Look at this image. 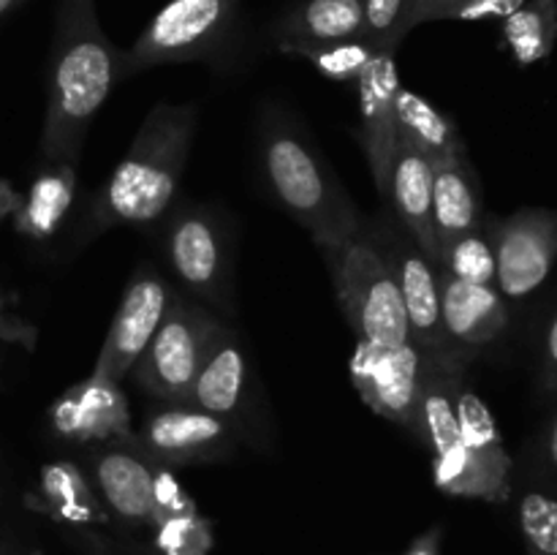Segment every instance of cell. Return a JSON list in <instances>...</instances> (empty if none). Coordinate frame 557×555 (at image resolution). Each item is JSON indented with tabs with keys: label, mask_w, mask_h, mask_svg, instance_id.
Wrapping results in <instances>:
<instances>
[{
	"label": "cell",
	"mask_w": 557,
	"mask_h": 555,
	"mask_svg": "<svg viewBox=\"0 0 557 555\" xmlns=\"http://www.w3.org/2000/svg\"><path fill=\"white\" fill-rule=\"evenodd\" d=\"M125 76V52L103 33L96 0H58L47 114L38 141L44 161H79L92 118Z\"/></svg>",
	"instance_id": "cell-1"
},
{
	"label": "cell",
	"mask_w": 557,
	"mask_h": 555,
	"mask_svg": "<svg viewBox=\"0 0 557 555\" xmlns=\"http://www.w3.org/2000/svg\"><path fill=\"white\" fill-rule=\"evenodd\" d=\"M196 120L199 109L194 103H158L150 109L125 158L92 201V226H145L169 210L188 163Z\"/></svg>",
	"instance_id": "cell-2"
},
{
	"label": "cell",
	"mask_w": 557,
	"mask_h": 555,
	"mask_svg": "<svg viewBox=\"0 0 557 555\" xmlns=\"http://www.w3.org/2000/svg\"><path fill=\"white\" fill-rule=\"evenodd\" d=\"M261 172L283 210L313 234L319 248L362 232L357 210L319 152L281 112L267 114L259 139Z\"/></svg>",
	"instance_id": "cell-3"
},
{
	"label": "cell",
	"mask_w": 557,
	"mask_h": 555,
	"mask_svg": "<svg viewBox=\"0 0 557 555\" xmlns=\"http://www.w3.org/2000/svg\"><path fill=\"white\" fill-rule=\"evenodd\" d=\"M321 250L330 261L343 313L359 341L375 346L411 343L400 288L384 248L359 232L346 243Z\"/></svg>",
	"instance_id": "cell-4"
},
{
	"label": "cell",
	"mask_w": 557,
	"mask_h": 555,
	"mask_svg": "<svg viewBox=\"0 0 557 555\" xmlns=\"http://www.w3.org/2000/svg\"><path fill=\"white\" fill-rule=\"evenodd\" d=\"M460 373L428 368L419 397V439L433 449V482L455 498L506 501L511 477L484 466L460 439L457 428V390Z\"/></svg>",
	"instance_id": "cell-5"
},
{
	"label": "cell",
	"mask_w": 557,
	"mask_h": 555,
	"mask_svg": "<svg viewBox=\"0 0 557 555\" xmlns=\"http://www.w3.org/2000/svg\"><path fill=\"white\" fill-rule=\"evenodd\" d=\"M237 25L239 0H169L125 52V71L218 58Z\"/></svg>",
	"instance_id": "cell-6"
},
{
	"label": "cell",
	"mask_w": 557,
	"mask_h": 555,
	"mask_svg": "<svg viewBox=\"0 0 557 555\" xmlns=\"http://www.w3.org/2000/svg\"><path fill=\"white\" fill-rule=\"evenodd\" d=\"M218 321L221 319H215L205 305L188 294L174 292L156 335L131 368L128 375L134 384L163 403L188 400L196 370Z\"/></svg>",
	"instance_id": "cell-7"
},
{
	"label": "cell",
	"mask_w": 557,
	"mask_h": 555,
	"mask_svg": "<svg viewBox=\"0 0 557 555\" xmlns=\"http://www.w3.org/2000/svg\"><path fill=\"white\" fill-rule=\"evenodd\" d=\"M424 373L428 365L413 343L375 346L359 341L354 348L351 379L359 397L379 417L397 422L413 435H419V397Z\"/></svg>",
	"instance_id": "cell-8"
},
{
	"label": "cell",
	"mask_w": 557,
	"mask_h": 555,
	"mask_svg": "<svg viewBox=\"0 0 557 555\" xmlns=\"http://www.w3.org/2000/svg\"><path fill=\"white\" fill-rule=\"evenodd\" d=\"M237 433V424L205 408L163 403L147 414L139 433H131V439L163 466H194L232 455Z\"/></svg>",
	"instance_id": "cell-9"
},
{
	"label": "cell",
	"mask_w": 557,
	"mask_h": 555,
	"mask_svg": "<svg viewBox=\"0 0 557 555\" xmlns=\"http://www.w3.org/2000/svg\"><path fill=\"white\" fill-rule=\"evenodd\" d=\"M166 256L188 294L207 305L226 308L232 286L228 243L221 223L201 207H183L166 226Z\"/></svg>",
	"instance_id": "cell-10"
},
{
	"label": "cell",
	"mask_w": 557,
	"mask_h": 555,
	"mask_svg": "<svg viewBox=\"0 0 557 555\" xmlns=\"http://www.w3.org/2000/svg\"><path fill=\"white\" fill-rule=\"evenodd\" d=\"M381 248H384L386 259L395 270L411 343L424 357V365L462 373V365L451 354L449 343H446L444 321H441L438 267L417 248L413 239L395 237L389 239V245H381Z\"/></svg>",
	"instance_id": "cell-11"
},
{
	"label": "cell",
	"mask_w": 557,
	"mask_h": 555,
	"mask_svg": "<svg viewBox=\"0 0 557 555\" xmlns=\"http://www.w3.org/2000/svg\"><path fill=\"white\" fill-rule=\"evenodd\" d=\"M172 294L174 288L156 270L141 267L125 286L92 373L112 381L125 379L166 316Z\"/></svg>",
	"instance_id": "cell-12"
},
{
	"label": "cell",
	"mask_w": 557,
	"mask_h": 555,
	"mask_svg": "<svg viewBox=\"0 0 557 555\" xmlns=\"http://www.w3.org/2000/svg\"><path fill=\"white\" fill-rule=\"evenodd\" d=\"M495 283L509 299H522L547 281L557 259V215L522 210L493 226Z\"/></svg>",
	"instance_id": "cell-13"
},
{
	"label": "cell",
	"mask_w": 557,
	"mask_h": 555,
	"mask_svg": "<svg viewBox=\"0 0 557 555\" xmlns=\"http://www.w3.org/2000/svg\"><path fill=\"white\" fill-rule=\"evenodd\" d=\"M49 424L54 435L71 444H107V441L131 435L128 397L120 390V381L90 373L76 381L49 406Z\"/></svg>",
	"instance_id": "cell-14"
},
{
	"label": "cell",
	"mask_w": 557,
	"mask_h": 555,
	"mask_svg": "<svg viewBox=\"0 0 557 555\" xmlns=\"http://www.w3.org/2000/svg\"><path fill=\"white\" fill-rule=\"evenodd\" d=\"M158 460H152L131 435L107 441L90 455L92 482L103 506L125 526H152V479Z\"/></svg>",
	"instance_id": "cell-15"
},
{
	"label": "cell",
	"mask_w": 557,
	"mask_h": 555,
	"mask_svg": "<svg viewBox=\"0 0 557 555\" xmlns=\"http://www.w3.org/2000/svg\"><path fill=\"white\" fill-rule=\"evenodd\" d=\"M395 54L397 49H379L357 79L359 114H362L359 139L370 163V174L384 196L397 147L395 101L400 92V74H397Z\"/></svg>",
	"instance_id": "cell-16"
},
{
	"label": "cell",
	"mask_w": 557,
	"mask_h": 555,
	"mask_svg": "<svg viewBox=\"0 0 557 555\" xmlns=\"http://www.w3.org/2000/svg\"><path fill=\"white\" fill-rule=\"evenodd\" d=\"M438 286L446 343L457 362L462 365L506 330L509 310H506L504 294L495 286L457 281L444 270H438Z\"/></svg>",
	"instance_id": "cell-17"
},
{
	"label": "cell",
	"mask_w": 557,
	"mask_h": 555,
	"mask_svg": "<svg viewBox=\"0 0 557 555\" xmlns=\"http://www.w3.org/2000/svg\"><path fill=\"white\" fill-rule=\"evenodd\" d=\"M248 390L250 370L243 343H239V337L223 321H218L210 341H207L205 357H201L194 386H190L188 400L185 403H190L196 408H205V411L237 424L245 411Z\"/></svg>",
	"instance_id": "cell-18"
},
{
	"label": "cell",
	"mask_w": 557,
	"mask_h": 555,
	"mask_svg": "<svg viewBox=\"0 0 557 555\" xmlns=\"http://www.w3.org/2000/svg\"><path fill=\"white\" fill-rule=\"evenodd\" d=\"M386 196L408 237L435 264L438 248L433 237V161L403 139H397L395 156H392Z\"/></svg>",
	"instance_id": "cell-19"
},
{
	"label": "cell",
	"mask_w": 557,
	"mask_h": 555,
	"mask_svg": "<svg viewBox=\"0 0 557 555\" xmlns=\"http://www.w3.org/2000/svg\"><path fill=\"white\" fill-rule=\"evenodd\" d=\"M482 223V196L466 150L433 161V237L438 256L444 245Z\"/></svg>",
	"instance_id": "cell-20"
},
{
	"label": "cell",
	"mask_w": 557,
	"mask_h": 555,
	"mask_svg": "<svg viewBox=\"0 0 557 555\" xmlns=\"http://www.w3.org/2000/svg\"><path fill=\"white\" fill-rule=\"evenodd\" d=\"M275 47L364 38L362 0H297L272 25Z\"/></svg>",
	"instance_id": "cell-21"
},
{
	"label": "cell",
	"mask_w": 557,
	"mask_h": 555,
	"mask_svg": "<svg viewBox=\"0 0 557 555\" xmlns=\"http://www.w3.org/2000/svg\"><path fill=\"white\" fill-rule=\"evenodd\" d=\"M27 504L69 526H98L109 520L107 506L96 495L90 479L71 460L47 462L38 473V488Z\"/></svg>",
	"instance_id": "cell-22"
},
{
	"label": "cell",
	"mask_w": 557,
	"mask_h": 555,
	"mask_svg": "<svg viewBox=\"0 0 557 555\" xmlns=\"http://www.w3.org/2000/svg\"><path fill=\"white\" fill-rule=\"evenodd\" d=\"M76 196V163L44 161L14 212L16 234L27 239H49L69 215Z\"/></svg>",
	"instance_id": "cell-23"
},
{
	"label": "cell",
	"mask_w": 557,
	"mask_h": 555,
	"mask_svg": "<svg viewBox=\"0 0 557 555\" xmlns=\"http://www.w3.org/2000/svg\"><path fill=\"white\" fill-rule=\"evenodd\" d=\"M395 120L397 139L422 150L430 161H438V158L451 156V152L466 150L460 134H457L455 120L446 118L441 109H435L419 92L400 87L395 101Z\"/></svg>",
	"instance_id": "cell-24"
},
{
	"label": "cell",
	"mask_w": 557,
	"mask_h": 555,
	"mask_svg": "<svg viewBox=\"0 0 557 555\" xmlns=\"http://www.w3.org/2000/svg\"><path fill=\"white\" fill-rule=\"evenodd\" d=\"M504 44L520 65L549 58L557 41V0H525L504 20Z\"/></svg>",
	"instance_id": "cell-25"
},
{
	"label": "cell",
	"mask_w": 557,
	"mask_h": 555,
	"mask_svg": "<svg viewBox=\"0 0 557 555\" xmlns=\"http://www.w3.org/2000/svg\"><path fill=\"white\" fill-rule=\"evenodd\" d=\"M457 428H460V439L484 466H490L493 471L511 477V457L506 452L504 439H500V430L495 424L493 411L487 408V403L476 395L473 390H466L460 384L457 390Z\"/></svg>",
	"instance_id": "cell-26"
},
{
	"label": "cell",
	"mask_w": 557,
	"mask_h": 555,
	"mask_svg": "<svg viewBox=\"0 0 557 555\" xmlns=\"http://www.w3.org/2000/svg\"><path fill=\"white\" fill-rule=\"evenodd\" d=\"M438 270L446 275L466 283H479V286H495V248H493V229L482 226L460 234L449 245L441 248Z\"/></svg>",
	"instance_id": "cell-27"
},
{
	"label": "cell",
	"mask_w": 557,
	"mask_h": 555,
	"mask_svg": "<svg viewBox=\"0 0 557 555\" xmlns=\"http://www.w3.org/2000/svg\"><path fill=\"white\" fill-rule=\"evenodd\" d=\"M281 52L297 54L313 63L321 76L332 82H354L357 85L359 74L370 63L379 49L368 44V38H354V41H332V44H294V47H281Z\"/></svg>",
	"instance_id": "cell-28"
},
{
	"label": "cell",
	"mask_w": 557,
	"mask_h": 555,
	"mask_svg": "<svg viewBox=\"0 0 557 555\" xmlns=\"http://www.w3.org/2000/svg\"><path fill=\"white\" fill-rule=\"evenodd\" d=\"M525 0H417L413 3L411 25L419 27L424 22H482V20H506Z\"/></svg>",
	"instance_id": "cell-29"
},
{
	"label": "cell",
	"mask_w": 557,
	"mask_h": 555,
	"mask_svg": "<svg viewBox=\"0 0 557 555\" xmlns=\"http://www.w3.org/2000/svg\"><path fill=\"white\" fill-rule=\"evenodd\" d=\"M417 0H362L364 38L373 49H397L413 30L411 16Z\"/></svg>",
	"instance_id": "cell-30"
},
{
	"label": "cell",
	"mask_w": 557,
	"mask_h": 555,
	"mask_svg": "<svg viewBox=\"0 0 557 555\" xmlns=\"http://www.w3.org/2000/svg\"><path fill=\"white\" fill-rule=\"evenodd\" d=\"M520 531L528 555H557V498L531 490L520 501Z\"/></svg>",
	"instance_id": "cell-31"
},
{
	"label": "cell",
	"mask_w": 557,
	"mask_h": 555,
	"mask_svg": "<svg viewBox=\"0 0 557 555\" xmlns=\"http://www.w3.org/2000/svg\"><path fill=\"white\" fill-rule=\"evenodd\" d=\"M156 547L163 555H207L212 550V526L196 511L158 520Z\"/></svg>",
	"instance_id": "cell-32"
},
{
	"label": "cell",
	"mask_w": 557,
	"mask_h": 555,
	"mask_svg": "<svg viewBox=\"0 0 557 555\" xmlns=\"http://www.w3.org/2000/svg\"><path fill=\"white\" fill-rule=\"evenodd\" d=\"M188 511H196L194 498L185 493L180 479L174 477L172 466L158 462L156 479H152V517H156L152 526H156L158 520H166V517L174 515H188Z\"/></svg>",
	"instance_id": "cell-33"
},
{
	"label": "cell",
	"mask_w": 557,
	"mask_h": 555,
	"mask_svg": "<svg viewBox=\"0 0 557 555\" xmlns=\"http://www.w3.org/2000/svg\"><path fill=\"white\" fill-rule=\"evenodd\" d=\"M544 386L547 390L557 386V316L547 330V341H544Z\"/></svg>",
	"instance_id": "cell-34"
},
{
	"label": "cell",
	"mask_w": 557,
	"mask_h": 555,
	"mask_svg": "<svg viewBox=\"0 0 557 555\" xmlns=\"http://www.w3.org/2000/svg\"><path fill=\"white\" fill-rule=\"evenodd\" d=\"M403 555H441V528L422 533Z\"/></svg>",
	"instance_id": "cell-35"
},
{
	"label": "cell",
	"mask_w": 557,
	"mask_h": 555,
	"mask_svg": "<svg viewBox=\"0 0 557 555\" xmlns=\"http://www.w3.org/2000/svg\"><path fill=\"white\" fill-rule=\"evenodd\" d=\"M20 205H22L20 190H14V185H11L9 180L0 177V221H3L5 215H14V212L20 210Z\"/></svg>",
	"instance_id": "cell-36"
},
{
	"label": "cell",
	"mask_w": 557,
	"mask_h": 555,
	"mask_svg": "<svg viewBox=\"0 0 557 555\" xmlns=\"http://www.w3.org/2000/svg\"><path fill=\"white\" fill-rule=\"evenodd\" d=\"M547 460H549V466L557 471V414H555L553 424H549V433H547Z\"/></svg>",
	"instance_id": "cell-37"
},
{
	"label": "cell",
	"mask_w": 557,
	"mask_h": 555,
	"mask_svg": "<svg viewBox=\"0 0 557 555\" xmlns=\"http://www.w3.org/2000/svg\"><path fill=\"white\" fill-rule=\"evenodd\" d=\"M25 3L27 0H0V22H3L9 14H14V11Z\"/></svg>",
	"instance_id": "cell-38"
},
{
	"label": "cell",
	"mask_w": 557,
	"mask_h": 555,
	"mask_svg": "<svg viewBox=\"0 0 557 555\" xmlns=\"http://www.w3.org/2000/svg\"><path fill=\"white\" fill-rule=\"evenodd\" d=\"M5 326H9V321L3 316V297H0V335H5Z\"/></svg>",
	"instance_id": "cell-39"
},
{
	"label": "cell",
	"mask_w": 557,
	"mask_h": 555,
	"mask_svg": "<svg viewBox=\"0 0 557 555\" xmlns=\"http://www.w3.org/2000/svg\"><path fill=\"white\" fill-rule=\"evenodd\" d=\"M36 555H38V553H36Z\"/></svg>",
	"instance_id": "cell-40"
}]
</instances>
